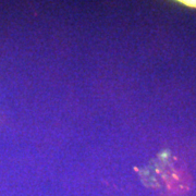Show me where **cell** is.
I'll return each mask as SVG.
<instances>
[{
  "label": "cell",
  "mask_w": 196,
  "mask_h": 196,
  "mask_svg": "<svg viewBox=\"0 0 196 196\" xmlns=\"http://www.w3.org/2000/svg\"><path fill=\"white\" fill-rule=\"evenodd\" d=\"M183 4H187L189 6H193V7H196V2H194V1H183Z\"/></svg>",
  "instance_id": "1"
}]
</instances>
